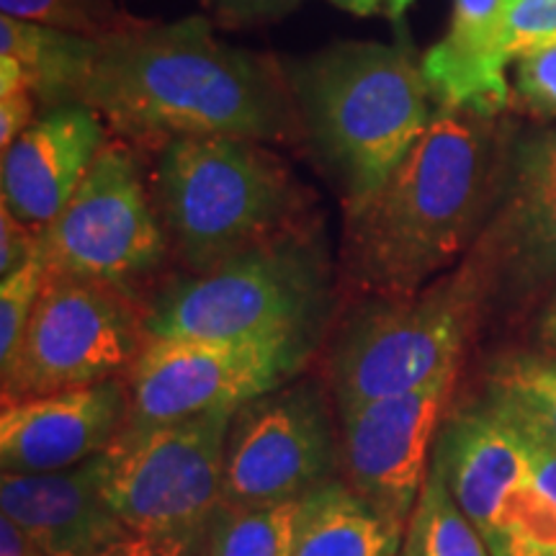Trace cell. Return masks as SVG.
<instances>
[{
	"instance_id": "836d02e7",
	"label": "cell",
	"mask_w": 556,
	"mask_h": 556,
	"mask_svg": "<svg viewBox=\"0 0 556 556\" xmlns=\"http://www.w3.org/2000/svg\"><path fill=\"white\" fill-rule=\"evenodd\" d=\"M0 556H47L11 518L0 516Z\"/></svg>"
},
{
	"instance_id": "7a4b0ae2",
	"label": "cell",
	"mask_w": 556,
	"mask_h": 556,
	"mask_svg": "<svg viewBox=\"0 0 556 556\" xmlns=\"http://www.w3.org/2000/svg\"><path fill=\"white\" fill-rule=\"evenodd\" d=\"M503 173L495 116L438 106L384 184L345 208L348 281L366 296H407L448 274L484 232Z\"/></svg>"
},
{
	"instance_id": "52a82bcc",
	"label": "cell",
	"mask_w": 556,
	"mask_h": 556,
	"mask_svg": "<svg viewBox=\"0 0 556 556\" xmlns=\"http://www.w3.org/2000/svg\"><path fill=\"white\" fill-rule=\"evenodd\" d=\"M433 464L490 556H556V443L490 400L456 409Z\"/></svg>"
},
{
	"instance_id": "f1b7e54d",
	"label": "cell",
	"mask_w": 556,
	"mask_h": 556,
	"mask_svg": "<svg viewBox=\"0 0 556 556\" xmlns=\"http://www.w3.org/2000/svg\"><path fill=\"white\" fill-rule=\"evenodd\" d=\"M99 556H206V528L189 533H129Z\"/></svg>"
},
{
	"instance_id": "ac0fdd59",
	"label": "cell",
	"mask_w": 556,
	"mask_h": 556,
	"mask_svg": "<svg viewBox=\"0 0 556 556\" xmlns=\"http://www.w3.org/2000/svg\"><path fill=\"white\" fill-rule=\"evenodd\" d=\"M471 248L492 274V296L556 289V189H516Z\"/></svg>"
},
{
	"instance_id": "e0dca14e",
	"label": "cell",
	"mask_w": 556,
	"mask_h": 556,
	"mask_svg": "<svg viewBox=\"0 0 556 556\" xmlns=\"http://www.w3.org/2000/svg\"><path fill=\"white\" fill-rule=\"evenodd\" d=\"M420 65L438 106L497 116L510 103L503 0H454L446 37L422 54Z\"/></svg>"
},
{
	"instance_id": "8992f818",
	"label": "cell",
	"mask_w": 556,
	"mask_h": 556,
	"mask_svg": "<svg viewBox=\"0 0 556 556\" xmlns=\"http://www.w3.org/2000/svg\"><path fill=\"white\" fill-rule=\"evenodd\" d=\"M328 299L323 250L296 229L160 291L148 336L315 343Z\"/></svg>"
},
{
	"instance_id": "9a60e30c",
	"label": "cell",
	"mask_w": 556,
	"mask_h": 556,
	"mask_svg": "<svg viewBox=\"0 0 556 556\" xmlns=\"http://www.w3.org/2000/svg\"><path fill=\"white\" fill-rule=\"evenodd\" d=\"M106 142V124L83 103L47 111L3 150L0 201L41 232L67 206Z\"/></svg>"
},
{
	"instance_id": "1f68e13d",
	"label": "cell",
	"mask_w": 556,
	"mask_h": 556,
	"mask_svg": "<svg viewBox=\"0 0 556 556\" xmlns=\"http://www.w3.org/2000/svg\"><path fill=\"white\" fill-rule=\"evenodd\" d=\"M222 18L232 24H248V21L281 18L283 13L296 9L302 0H208Z\"/></svg>"
},
{
	"instance_id": "44dd1931",
	"label": "cell",
	"mask_w": 556,
	"mask_h": 556,
	"mask_svg": "<svg viewBox=\"0 0 556 556\" xmlns=\"http://www.w3.org/2000/svg\"><path fill=\"white\" fill-rule=\"evenodd\" d=\"M402 556H490L484 539L456 503L433 458L407 520Z\"/></svg>"
},
{
	"instance_id": "8fae6325",
	"label": "cell",
	"mask_w": 556,
	"mask_h": 556,
	"mask_svg": "<svg viewBox=\"0 0 556 556\" xmlns=\"http://www.w3.org/2000/svg\"><path fill=\"white\" fill-rule=\"evenodd\" d=\"M328 384L291 379L235 409L225 448L227 505L296 503L340 477Z\"/></svg>"
},
{
	"instance_id": "d4e9b609",
	"label": "cell",
	"mask_w": 556,
	"mask_h": 556,
	"mask_svg": "<svg viewBox=\"0 0 556 556\" xmlns=\"http://www.w3.org/2000/svg\"><path fill=\"white\" fill-rule=\"evenodd\" d=\"M45 281L47 263L41 255H34L29 263L0 281V368L9 366L16 356L21 340L29 330Z\"/></svg>"
},
{
	"instance_id": "83f0119b",
	"label": "cell",
	"mask_w": 556,
	"mask_h": 556,
	"mask_svg": "<svg viewBox=\"0 0 556 556\" xmlns=\"http://www.w3.org/2000/svg\"><path fill=\"white\" fill-rule=\"evenodd\" d=\"M516 90L523 106L539 119L556 116V41L520 54L516 60Z\"/></svg>"
},
{
	"instance_id": "3957f363",
	"label": "cell",
	"mask_w": 556,
	"mask_h": 556,
	"mask_svg": "<svg viewBox=\"0 0 556 556\" xmlns=\"http://www.w3.org/2000/svg\"><path fill=\"white\" fill-rule=\"evenodd\" d=\"M291 86L304 127L343 180L345 208L384 184L435 114L422 65L402 45L330 47Z\"/></svg>"
},
{
	"instance_id": "277c9868",
	"label": "cell",
	"mask_w": 556,
	"mask_h": 556,
	"mask_svg": "<svg viewBox=\"0 0 556 556\" xmlns=\"http://www.w3.org/2000/svg\"><path fill=\"white\" fill-rule=\"evenodd\" d=\"M152 197L189 274L302 229L294 178L250 139L184 137L163 144Z\"/></svg>"
},
{
	"instance_id": "7402d4cb",
	"label": "cell",
	"mask_w": 556,
	"mask_h": 556,
	"mask_svg": "<svg viewBox=\"0 0 556 556\" xmlns=\"http://www.w3.org/2000/svg\"><path fill=\"white\" fill-rule=\"evenodd\" d=\"M484 400L556 443V353H520L497 361Z\"/></svg>"
},
{
	"instance_id": "4316f807",
	"label": "cell",
	"mask_w": 556,
	"mask_h": 556,
	"mask_svg": "<svg viewBox=\"0 0 556 556\" xmlns=\"http://www.w3.org/2000/svg\"><path fill=\"white\" fill-rule=\"evenodd\" d=\"M37 106L24 67L16 60L0 58V150H9L37 122Z\"/></svg>"
},
{
	"instance_id": "484cf974",
	"label": "cell",
	"mask_w": 556,
	"mask_h": 556,
	"mask_svg": "<svg viewBox=\"0 0 556 556\" xmlns=\"http://www.w3.org/2000/svg\"><path fill=\"white\" fill-rule=\"evenodd\" d=\"M556 41V0H503V47L507 62Z\"/></svg>"
},
{
	"instance_id": "ba28073f",
	"label": "cell",
	"mask_w": 556,
	"mask_h": 556,
	"mask_svg": "<svg viewBox=\"0 0 556 556\" xmlns=\"http://www.w3.org/2000/svg\"><path fill=\"white\" fill-rule=\"evenodd\" d=\"M148 338L135 291L47 270L29 330L0 368L3 402L127 377Z\"/></svg>"
},
{
	"instance_id": "5b68a950",
	"label": "cell",
	"mask_w": 556,
	"mask_h": 556,
	"mask_svg": "<svg viewBox=\"0 0 556 556\" xmlns=\"http://www.w3.org/2000/svg\"><path fill=\"white\" fill-rule=\"evenodd\" d=\"M490 299L492 274L477 248L415 294L368 296L330 345L325 381L336 409L458 377Z\"/></svg>"
},
{
	"instance_id": "4dcf8cb0",
	"label": "cell",
	"mask_w": 556,
	"mask_h": 556,
	"mask_svg": "<svg viewBox=\"0 0 556 556\" xmlns=\"http://www.w3.org/2000/svg\"><path fill=\"white\" fill-rule=\"evenodd\" d=\"M41 232L18 219L9 206L0 204V276H9L13 270L29 263L39 255Z\"/></svg>"
},
{
	"instance_id": "6da1fadb",
	"label": "cell",
	"mask_w": 556,
	"mask_h": 556,
	"mask_svg": "<svg viewBox=\"0 0 556 556\" xmlns=\"http://www.w3.org/2000/svg\"><path fill=\"white\" fill-rule=\"evenodd\" d=\"M129 142L235 137L287 142L302 114L266 62L214 39L208 21H139L99 39L78 99Z\"/></svg>"
},
{
	"instance_id": "4fadbf2b",
	"label": "cell",
	"mask_w": 556,
	"mask_h": 556,
	"mask_svg": "<svg viewBox=\"0 0 556 556\" xmlns=\"http://www.w3.org/2000/svg\"><path fill=\"white\" fill-rule=\"evenodd\" d=\"M456 377L394 397L340 407V479L374 510L407 528L430 469Z\"/></svg>"
},
{
	"instance_id": "f546056e",
	"label": "cell",
	"mask_w": 556,
	"mask_h": 556,
	"mask_svg": "<svg viewBox=\"0 0 556 556\" xmlns=\"http://www.w3.org/2000/svg\"><path fill=\"white\" fill-rule=\"evenodd\" d=\"M516 189H556V129L520 144Z\"/></svg>"
},
{
	"instance_id": "ffe728a7",
	"label": "cell",
	"mask_w": 556,
	"mask_h": 556,
	"mask_svg": "<svg viewBox=\"0 0 556 556\" xmlns=\"http://www.w3.org/2000/svg\"><path fill=\"white\" fill-rule=\"evenodd\" d=\"M96 41L99 39L0 16V58L16 60L24 67L34 96L50 111L78 99Z\"/></svg>"
},
{
	"instance_id": "9c48e42d",
	"label": "cell",
	"mask_w": 556,
	"mask_h": 556,
	"mask_svg": "<svg viewBox=\"0 0 556 556\" xmlns=\"http://www.w3.org/2000/svg\"><path fill=\"white\" fill-rule=\"evenodd\" d=\"M235 409L163 426H124L103 451V490L131 533L206 528L225 490V448Z\"/></svg>"
},
{
	"instance_id": "7c38bea8",
	"label": "cell",
	"mask_w": 556,
	"mask_h": 556,
	"mask_svg": "<svg viewBox=\"0 0 556 556\" xmlns=\"http://www.w3.org/2000/svg\"><path fill=\"white\" fill-rule=\"evenodd\" d=\"M315 343L302 340L148 338L127 374L129 426H163L238 409L296 379Z\"/></svg>"
},
{
	"instance_id": "e575fe53",
	"label": "cell",
	"mask_w": 556,
	"mask_h": 556,
	"mask_svg": "<svg viewBox=\"0 0 556 556\" xmlns=\"http://www.w3.org/2000/svg\"><path fill=\"white\" fill-rule=\"evenodd\" d=\"M536 338L544 351L556 353V289L548 296L544 312H541L539 325H536Z\"/></svg>"
},
{
	"instance_id": "30bf717a",
	"label": "cell",
	"mask_w": 556,
	"mask_h": 556,
	"mask_svg": "<svg viewBox=\"0 0 556 556\" xmlns=\"http://www.w3.org/2000/svg\"><path fill=\"white\" fill-rule=\"evenodd\" d=\"M170 242L129 142H106L67 206L41 229L50 274L127 291L163 266Z\"/></svg>"
},
{
	"instance_id": "5bb4252c",
	"label": "cell",
	"mask_w": 556,
	"mask_h": 556,
	"mask_svg": "<svg viewBox=\"0 0 556 556\" xmlns=\"http://www.w3.org/2000/svg\"><path fill=\"white\" fill-rule=\"evenodd\" d=\"M127 377L9 400L0 409L3 475L62 471L106 451L129 422Z\"/></svg>"
},
{
	"instance_id": "cb8c5ba5",
	"label": "cell",
	"mask_w": 556,
	"mask_h": 556,
	"mask_svg": "<svg viewBox=\"0 0 556 556\" xmlns=\"http://www.w3.org/2000/svg\"><path fill=\"white\" fill-rule=\"evenodd\" d=\"M0 11L3 16L88 39L116 37L139 24L116 0H0Z\"/></svg>"
},
{
	"instance_id": "d6986e66",
	"label": "cell",
	"mask_w": 556,
	"mask_h": 556,
	"mask_svg": "<svg viewBox=\"0 0 556 556\" xmlns=\"http://www.w3.org/2000/svg\"><path fill=\"white\" fill-rule=\"evenodd\" d=\"M405 528L374 510L343 479H328L296 503L291 556H402Z\"/></svg>"
},
{
	"instance_id": "603a6c76",
	"label": "cell",
	"mask_w": 556,
	"mask_h": 556,
	"mask_svg": "<svg viewBox=\"0 0 556 556\" xmlns=\"http://www.w3.org/2000/svg\"><path fill=\"white\" fill-rule=\"evenodd\" d=\"M296 503H222L206 526V556H291Z\"/></svg>"
},
{
	"instance_id": "d6a6232c",
	"label": "cell",
	"mask_w": 556,
	"mask_h": 556,
	"mask_svg": "<svg viewBox=\"0 0 556 556\" xmlns=\"http://www.w3.org/2000/svg\"><path fill=\"white\" fill-rule=\"evenodd\" d=\"M330 3L348 13H353V16H361V18L381 16V13H384L387 18L400 21L402 16H405V11L409 9V3H413V0H330Z\"/></svg>"
},
{
	"instance_id": "2e32d148",
	"label": "cell",
	"mask_w": 556,
	"mask_h": 556,
	"mask_svg": "<svg viewBox=\"0 0 556 556\" xmlns=\"http://www.w3.org/2000/svg\"><path fill=\"white\" fill-rule=\"evenodd\" d=\"M0 513L47 556H99L131 533L103 490L101 454L62 471L3 475Z\"/></svg>"
}]
</instances>
